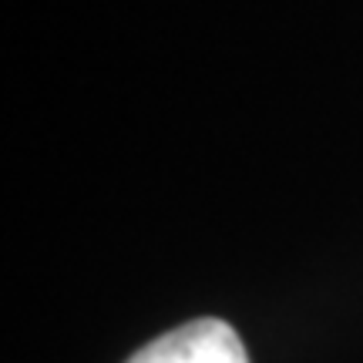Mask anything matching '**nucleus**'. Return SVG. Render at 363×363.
<instances>
[{
  "label": "nucleus",
  "instance_id": "nucleus-1",
  "mask_svg": "<svg viewBox=\"0 0 363 363\" xmlns=\"http://www.w3.org/2000/svg\"><path fill=\"white\" fill-rule=\"evenodd\" d=\"M128 363H249V357L233 326L206 316L152 340Z\"/></svg>",
  "mask_w": 363,
  "mask_h": 363
}]
</instances>
